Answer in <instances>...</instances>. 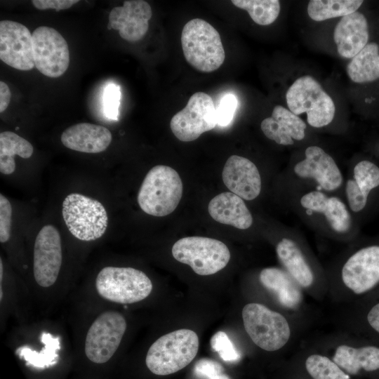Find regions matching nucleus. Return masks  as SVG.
I'll use <instances>...</instances> for the list:
<instances>
[{"mask_svg":"<svg viewBox=\"0 0 379 379\" xmlns=\"http://www.w3.org/2000/svg\"><path fill=\"white\" fill-rule=\"evenodd\" d=\"M237 107V100L233 94H227L222 98L216 109L217 124L226 126L232 121Z\"/></svg>","mask_w":379,"mask_h":379,"instance_id":"36","label":"nucleus"},{"mask_svg":"<svg viewBox=\"0 0 379 379\" xmlns=\"http://www.w3.org/2000/svg\"><path fill=\"white\" fill-rule=\"evenodd\" d=\"M369 325L379 333V302L370 310L367 314Z\"/></svg>","mask_w":379,"mask_h":379,"instance_id":"41","label":"nucleus"},{"mask_svg":"<svg viewBox=\"0 0 379 379\" xmlns=\"http://www.w3.org/2000/svg\"><path fill=\"white\" fill-rule=\"evenodd\" d=\"M182 191L178 172L170 166L157 165L146 174L138 193V203L145 213L163 217L177 208Z\"/></svg>","mask_w":379,"mask_h":379,"instance_id":"9","label":"nucleus"},{"mask_svg":"<svg viewBox=\"0 0 379 379\" xmlns=\"http://www.w3.org/2000/svg\"><path fill=\"white\" fill-rule=\"evenodd\" d=\"M152 15V8L147 1H125L122 6L110 11L107 29L119 30L120 36L128 41H137L148 31Z\"/></svg>","mask_w":379,"mask_h":379,"instance_id":"20","label":"nucleus"},{"mask_svg":"<svg viewBox=\"0 0 379 379\" xmlns=\"http://www.w3.org/2000/svg\"><path fill=\"white\" fill-rule=\"evenodd\" d=\"M73 367L80 379H109L128 331L119 307L72 302Z\"/></svg>","mask_w":379,"mask_h":379,"instance_id":"1","label":"nucleus"},{"mask_svg":"<svg viewBox=\"0 0 379 379\" xmlns=\"http://www.w3.org/2000/svg\"><path fill=\"white\" fill-rule=\"evenodd\" d=\"M360 0H311L307 13L314 21H323L343 17L357 11L363 4Z\"/></svg>","mask_w":379,"mask_h":379,"instance_id":"31","label":"nucleus"},{"mask_svg":"<svg viewBox=\"0 0 379 379\" xmlns=\"http://www.w3.org/2000/svg\"><path fill=\"white\" fill-rule=\"evenodd\" d=\"M215 108L208 94L194 93L187 105L172 117L170 122L172 133L182 142L197 140L202 133L216 126Z\"/></svg>","mask_w":379,"mask_h":379,"instance_id":"14","label":"nucleus"},{"mask_svg":"<svg viewBox=\"0 0 379 379\" xmlns=\"http://www.w3.org/2000/svg\"><path fill=\"white\" fill-rule=\"evenodd\" d=\"M153 283L143 271L132 267L105 265L70 295L72 302L119 307L147 299Z\"/></svg>","mask_w":379,"mask_h":379,"instance_id":"5","label":"nucleus"},{"mask_svg":"<svg viewBox=\"0 0 379 379\" xmlns=\"http://www.w3.org/2000/svg\"><path fill=\"white\" fill-rule=\"evenodd\" d=\"M34 148L32 144L11 131L0 133V172L4 175L12 174L15 170V155L23 159L32 157Z\"/></svg>","mask_w":379,"mask_h":379,"instance_id":"30","label":"nucleus"},{"mask_svg":"<svg viewBox=\"0 0 379 379\" xmlns=\"http://www.w3.org/2000/svg\"><path fill=\"white\" fill-rule=\"evenodd\" d=\"M333 361L350 375L361 371L375 372L379 370V348L375 346L353 347L343 345L333 355Z\"/></svg>","mask_w":379,"mask_h":379,"instance_id":"27","label":"nucleus"},{"mask_svg":"<svg viewBox=\"0 0 379 379\" xmlns=\"http://www.w3.org/2000/svg\"><path fill=\"white\" fill-rule=\"evenodd\" d=\"M11 93L8 86L4 81H0V112L7 108L11 100Z\"/></svg>","mask_w":379,"mask_h":379,"instance_id":"40","label":"nucleus"},{"mask_svg":"<svg viewBox=\"0 0 379 379\" xmlns=\"http://www.w3.org/2000/svg\"><path fill=\"white\" fill-rule=\"evenodd\" d=\"M208 211L215 221L239 230H248L253 223V217L244 200L231 192L213 197L208 204Z\"/></svg>","mask_w":379,"mask_h":379,"instance_id":"26","label":"nucleus"},{"mask_svg":"<svg viewBox=\"0 0 379 379\" xmlns=\"http://www.w3.org/2000/svg\"><path fill=\"white\" fill-rule=\"evenodd\" d=\"M242 319L247 334L264 350H278L290 338L291 329L286 318L262 304L246 305L242 310Z\"/></svg>","mask_w":379,"mask_h":379,"instance_id":"12","label":"nucleus"},{"mask_svg":"<svg viewBox=\"0 0 379 379\" xmlns=\"http://www.w3.org/2000/svg\"><path fill=\"white\" fill-rule=\"evenodd\" d=\"M211 345L224 361H233L239 358L234 345L223 331H218L212 336Z\"/></svg>","mask_w":379,"mask_h":379,"instance_id":"34","label":"nucleus"},{"mask_svg":"<svg viewBox=\"0 0 379 379\" xmlns=\"http://www.w3.org/2000/svg\"><path fill=\"white\" fill-rule=\"evenodd\" d=\"M34 64L44 75L57 78L62 76L69 65L67 41L55 29L41 26L32 34Z\"/></svg>","mask_w":379,"mask_h":379,"instance_id":"15","label":"nucleus"},{"mask_svg":"<svg viewBox=\"0 0 379 379\" xmlns=\"http://www.w3.org/2000/svg\"><path fill=\"white\" fill-rule=\"evenodd\" d=\"M64 262L58 230L53 225H44L33 244L27 285L34 303L46 311L51 310L74 291V284L63 276Z\"/></svg>","mask_w":379,"mask_h":379,"instance_id":"3","label":"nucleus"},{"mask_svg":"<svg viewBox=\"0 0 379 379\" xmlns=\"http://www.w3.org/2000/svg\"><path fill=\"white\" fill-rule=\"evenodd\" d=\"M305 368L313 379H349L333 361L320 354H312L305 361Z\"/></svg>","mask_w":379,"mask_h":379,"instance_id":"33","label":"nucleus"},{"mask_svg":"<svg viewBox=\"0 0 379 379\" xmlns=\"http://www.w3.org/2000/svg\"><path fill=\"white\" fill-rule=\"evenodd\" d=\"M350 79L358 84L374 81L379 79V46L368 43L354 55L347 66Z\"/></svg>","mask_w":379,"mask_h":379,"instance_id":"29","label":"nucleus"},{"mask_svg":"<svg viewBox=\"0 0 379 379\" xmlns=\"http://www.w3.org/2000/svg\"><path fill=\"white\" fill-rule=\"evenodd\" d=\"M368 25L364 14L356 11L341 18L335 27L337 51L345 58H352L368 44Z\"/></svg>","mask_w":379,"mask_h":379,"instance_id":"24","label":"nucleus"},{"mask_svg":"<svg viewBox=\"0 0 379 379\" xmlns=\"http://www.w3.org/2000/svg\"><path fill=\"white\" fill-rule=\"evenodd\" d=\"M34 303L25 281L11 279L0 270V325L2 331L11 317L18 324L29 321Z\"/></svg>","mask_w":379,"mask_h":379,"instance_id":"22","label":"nucleus"},{"mask_svg":"<svg viewBox=\"0 0 379 379\" xmlns=\"http://www.w3.org/2000/svg\"><path fill=\"white\" fill-rule=\"evenodd\" d=\"M112 136L105 126L90 123H79L66 128L60 136L62 145L74 151L95 154L105 151Z\"/></svg>","mask_w":379,"mask_h":379,"instance_id":"25","label":"nucleus"},{"mask_svg":"<svg viewBox=\"0 0 379 379\" xmlns=\"http://www.w3.org/2000/svg\"><path fill=\"white\" fill-rule=\"evenodd\" d=\"M284 235L276 244V253L284 270L302 287L310 286L314 272L299 242L298 234L293 227H284Z\"/></svg>","mask_w":379,"mask_h":379,"instance_id":"21","label":"nucleus"},{"mask_svg":"<svg viewBox=\"0 0 379 379\" xmlns=\"http://www.w3.org/2000/svg\"><path fill=\"white\" fill-rule=\"evenodd\" d=\"M379 187V166L363 159L354 164L345 177L343 198L355 218L368 205L371 192Z\"/></svg>","mask_w":379,"mask_h":379,"instance_id":"18","label":"nucleus"},{"mask_svg":"<svg viewBox=\"0 0 379 379\" xmlns=\"http://www.w3.org/2000/svg\"><path fill=\"white\" fill-rule=\"evenodd\" d=\"M12 206L9 200L0 194V241L7 243L11 238L12 224Z\"/></svg>","mask_w":379,"mask_h":379,"instance_id":"37","label":"nucleus"},{"mask_svg":"<svg viewBox=\"0 0 379 379\" xmlns=\"http://www.w3.org/2000/svg\"><path fill=\"white\" fill-rule=\"evenodd\" d=\"M259 279L262 286L274 294L282 306L291 309L300 302L302 295L298 284L284 270L265 268L260 272Z\"/></svg>","mask_w":379,"mask_h":379,"instance_id":"28","label":"nucleus"},{"mask_svg":"<svg viewBox=\"0 0 379 379\" xmlns=\"http://www.w3.org/2000/svg\"><path fill=\"white\" fill-rule=\"evenodd\" d=\"M172 255L202 276L217 273L230 259V252L224 243L204 237H187L178 240L172 247Z\"/></svg>","mask_w":379,"mask_h":379,"instance_id":"13","label":"nucleus"},{"mask_svg":"<svg viewBox=\"0 0 379 379\" xmlns=\"http://www.w3.org/2000/svg\"><path fill=\"white\" fill-rule=\"evenodd\" d=\"M7 344L31 379H58L73 367L72 338L58 321L44 319L18 324Z\"/></svg>","mask_w":379,"mask_h":379,"instance_id":"2","label":"nucleus"},{"mask_svg":"<svg viewBox=\"0 0 379 379\" xmlns=\"http://www.w3.org/2000/svg\"><path fill=\"white\" fill-rule=\"evenodd\" d=\"M284 184L290 211L310 228L342 239L354 236L355 218L343 197L315 188Z\"/></svg>","mask_w":379,"mask_h":379,"instance_id":"4","label":"nucleus"},{"mask_svg":"<svg viewBox=\"0 0 379 379\" xmlns=\"http://www.w3.org/2000/svg\"><path fill=\"white\" fill-rule=\"evenodd\" d=\"M343 284L356 294L366 293L379 284V245H369L353 252L343 264Z\"/></svg>","mask_w":379,"mask_h":379,"instance_id":"16","label":"nucleus"},{"mask_svg":"<svg viewBox=\"0 0 379 379\" xmlns=\"http://www.w3.org/2000/svg\"><path fill=\"white\" fill-rule=\"evenodd\" d=\"M263 134L270 140L283 146H291L303 140L307 125L298 115L281 105H276L270 117L260 124Z\"/></svg>","mask_w":379,"mask_h":379,"instance_id":"23","label":"nucleus"},{"mask_svg":"<svg viewBox=\"0 0 379 379\" xmlns=\"http://www.w3.org/2000/svg\"><path fill=\"white\" fill-rule=\"evenodd\" d=\"M79 1L78 0H32V3L39 10L54 9L59 11L69 8Z\"/></svg>","mask_w":379,"mask_h":379,"instance_id":"39","label":"nucleus"},{"mask_svg":"<svg viewBox=\"0 0 379 379\" xmlns=\"http://www.w3.org/2000/svg\"><path fill=\"white\" fill-rule=\"evenodd\" d=\"M287 184L315 188L343 197L345 177L333 157L317 145L307 147L302 157L286 171Z\"/></svg>","mask_w":379,"mask_h":379,"instance_id":"6","label":"nucleus"},{"mask_svg":"<svg viewBox=\"0 0 379 379\" xmlns=\"http://www.w3.org/2000/svg\"><path fill=\"white\" fill-rule=\"evenodd\" d=\"M222 178L230 191L245 201L257 199L262 192V176L258 166L249 159L232 155L227 160Z\"/></svg>","mask_w":379,"mask_h":379,"instance_id":"19","label":"nucleus"},{"mask_svg":"<svg viewBox=\"0 0 379 379\" xmlns=\"http://www.w3.org/2000/svg\"><path fill=\"white\" fill-rule=\"evenodd\" d=\"M0 59L18 70L34 68L32 35L27 27L8 20L0 22Z\"/></svg>","mask_w":379,"mask_h":379,"instance_id":"17","label":"nucleus"},{"mask_svg":"<svg viewBox=\"0 0 379 379\" xmlns=\"http://www.w3.org/2000/svg\"><path fill=\"white\" fill-rule=\"evenodd\" d=\"M181 45L187 62L199 72H213L224 62L225 53L220 35L204 20L194 18L185 25Z\"/></svg>","mask_w":379,"mask_h":379,"instance_id":"8","label":"nucleus"},{"mask_svg":"<svg viewBox=\"0 0 379 379\" xmlns=\"http://www.w3.org/2000/svg\"><path fill=\"white\" fill-rule=\"evenodd\" d=\"M288 109L296 115L307 113L308 124L323 128L333 121L335 107L332 98L312 77L297 79L286 93Z\"/></svg>","mask_w":379,"mask_h":379,"instance_id":"11","label":"nucleus"},{"mask_svg":"<svg viewBox=\"0 0 379 379\" xmlns=\"http://www.w3.org/2000/svg\"><path fill=\"white\" fill-rule=\"evenodd\" d=\"M197 334L190 329H179L155 340L148 347L145 364L156 375L174 373L192 362L199 350Z\"/></svg>","mask_w":379,"mask_h":379,"instance_id":"7","label":"nucleus"},{"mask_svg":"<svg viewBox=\"0 0 379 379\" xmlns=\"http://www.w3.org/2000/svg\"><path fill=\"white\" fill-rule=\"evenodd\" d=\"M62 214L70 234L81 241L100 239L108 226V215L102 203L81 194L71 193L65 198Z\"/></svg>","mask_w":379,"mask_h":379,"instance_id":"10","label":"nucleus"},{"mask_svg":"<svg viewBox=\"0 0 379 379\" xmlns=\"http://www.w3.org/2000/svg\"><path fill=\"white\" fill-rule=\"evenodd\" d=\"M239 8L246 11L251 19L258 25H269L274 22L280 12L278 0H232Z\"/></svg>","mask_w":379,"mask_h":379,"instance_id":"32","label":"nucleus"},{"mask_svg":"<svg viewBox=\"0 0 379 379\" xmlns=\"http://www.w3.org/2000/svg\"><path fill=\"white\" fill-rule=\"evenodd\" d=\"M195 371L209 379H230L222 373L223 368L218 363L206 359L197 361Z\"/></svg>","mask_w":379,"mask_h":379,"instance_id":"38","label":"nucleus"},{"mask_svg":"<svg viewBox=\"0 0 379 379\" xmlns=\"http://www.w3.org/2000/svg\"><path fill=\"white\" fill-rule=\"evenodd\" d=\"M121 88L116 84H108L103 93V109L106 117L117 120L121 100Z\"/></svg>","mask_w":379,"mask_h":379,"instance_id":"35","label":"nucleus"}]
</instances>
